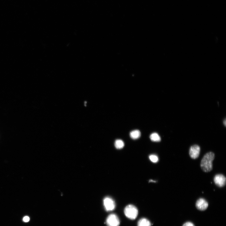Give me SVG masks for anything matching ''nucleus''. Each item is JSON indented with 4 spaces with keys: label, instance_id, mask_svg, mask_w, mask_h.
<instances>
[{
    "label": "nucleus",
    "instance_id": "nucleus-1",
    "mask_svg": "<svg viewBox=\"0 0 226 226\" xmlns=\"http://www.w3.org/2000/svg\"><path fill=\"white\" fill-rule=\"evenodd\" d=\"M215 158V154L212 152L206 153L202 158L200 167L202 171L205 172H211L213 169V162Z\"/></svg>",
    "mask_w": 226,
    "mask_h": 226
},
{
    "label": "nucleus",
    "instance_id": "nucleus-2",
    "mask_svg": "<svg viewBox=\"0 0 226 226\" xmlns=\"http://www.w3.org/2000/svg\"><path fill=\"white\" fill-rule=\"evenodd\" d=\"M126 217L131 220H134L137 217L138 212L137 208L133 205H129L126 206L124 210Z\"/></svg>",
    "mask_w": 226,
    "mask_h": 226
},
{
    "label": "nucleus",
    "instance_id": "nucleus-3",
    "mask_svg": "<svg viewBox=\"0 0 226 226\" xmlns=\"http://www.w3.org/2000/svg\"><path fill=\"white\" fill-rule=\"evenodd\" d=\"M106 223L108 226H119L120 221L116 215L111 214L107 217Z\"/></svg>",
    "mask_w": 226,
    "mask_h": 226
},
{
    "label": "nucleus",
    "instance_id": "nucleus-4",
    "mask_svg": "<svg viewBox=\"0 0 226 226\" xmlns=\"http://www.w3.org/2000/svg\"><path fill=\"white\" fill-rule=\"evenodd\" d=\"M215 184L218 187H224L226 183L225 176L222 174H217L215 175L214 179Z\"/></svg>",
    "mask_w": 226,
    "mask_h": 226
},
{
    "label": "nucleus",
    "instance_id": "nucleus-5",
    "mask_svg": "<svg viewBox=\"0 0 226 226\" xmlns=\"http://www.w3.org/2000/svg\"><path fill=\"white\" fill-rule=\"evenodd\" d=\"M200 152V146L198 145H194L190 147L189 150V155L192 159H196L199 158Z\"/></svg>",
    "mask_w": 226,
    "mask_h": 226
},
{
    "label": "nucleus",
    "instance_id": "nucleus-6",
    "mask_svg": "<svg viewBox=\"0 0 226 226\" xmlns=\"http://www.w3.org/2000/svg\"><path fill=\"white\" fill-rule=\"evenodd\" d=\"M103 204L106 210L107 211L113 210L115 208V203L114 200L110 197H106L103 200Z\"/></svg>",
    "mask_w": 226,
    "mask_h": 226
},
{
    "label": "nucleus",
    "instance_id": "nucleus-7",
    "mask_svg": "<svg viewBox=\"0 0 226 226\" xmlns=\"http://www.w3.org/2000/svg\"><path fill=\"white\" fill-rule=\"evenodd\" d=\"M208 203L207 201L203 198H200L196 201V207L198 210L204 211L207 209L208 207Z\"/></svg>",
    "mask_w": 226,
    "mask_h": 226
},
{
    "label": "nucleus",
    "instance_id": "nucleus-8",
    "mask_svg": "<svg viewBox=\"0 0 226 226\" xmlns=\"http://www.w3.org/2000/svg\"><path fill=\"white\" fill-rule=\"evenodd\" d=\"M130 135L132 139L134 140H136L139 138L140 137L141 133L139 130H134L130 132Z\"/></svg>",
    "mask_w": 226,
    "mask_h": 226
},
{
    "label": "nucleus",
    "instance_id": "nucleus-9",
    "mask_svg": "<svg viewBox=\"0 0 226 226\" xmlns=\"http://www.w3.org/2000/svg\"><path fill=\"white\" fill-rule=\"evenodd\" d=\"M150 222L145 218L141 219L138 221L137 226H151Z\"/></svg>",
    "mask_w": 226,
    "mask_h": 226
},
{
    "label": "nucleus",
    "instance_id": "nucleus-10",
    "mask_svg": "<svg viewBox=\"0 0 226 226\" xmlns=\"http://www.w3.org/2000/svg\"><path fill=\"white\" fill-rule=\"evenodd\" d=\"M150 138L151 141L155 142H159L161 141L160 136L156 133L152 134L150 136Z\"/></svg>",
    "mask_w": 226,
    "mask_h": 226
},
{
    "label": "nucleus",
    "instance_id": "nucleus-11",
    "mask_svg": "<svg viewBox=\"0 0 226 226\" xmlns=\"http://www.w3.org/2000/svg\"><path fill=\"white\" fill-rule=\"evenodd\" d=\"M124 145L123 141L121 140H117L115 142V146L116 148L118 149H120L123 148Z\"/></svg>",
    "mask_w": 226,
    "mask_h": 226
},
{
    "label": "nucleus",
    "instance_id": "nucleus-12",
    "mask_svg": "<svg viewBox=\"0 0 226 226\" xmlns=\"http://www.w3.org/2000/svg\"><path fill=\"white\" fill-rule=\"evenodd\" d=\"M150 160L153 163H157L159 161L158 157L155 155H151L149 156Z\"/></svg>",
    "mask_w": 226,
    "mask_h": 226
},
{
    "label": "nucleus",
    "instance_id": "nucleus-13",
    "mask_svg": "<svg viewBox=\"0 0 226 226\" xmlns=\"http://www.w3.org/2000/svg\"><path fill=\"white\" fill-rule=\"evenodd\" d=\"M183 226H195V225L192 223L188 222L185 223Z\"/></svg>",
    "mask_w": 226,
    "mask_h": 226
},
{
    "label": "nucleus",
    "instance_id": "nucleus-14",
    "mask_svg": "<svg viewBox=\"0 0 226 226\" xmlns=\"http://www.w3.org/2000/svg\"><path fill=\"white\" fill-rule=\"evenodd\" d=\"M23 220L24 222H27L30 221V218L28 217V216H25V217L23 218Z\"/></svg>",
    "mask_w": 226,
    "mask_h": 226
},
{
    "label": "nucleus",
    "instance_id": "nucleus-15",
    "mask_svg": "<svg viewBox=\"0 0 226 226\" xmlns=\"http://www.w3.org/2000/svg\"><path fill=\"white\" fill-rule=\"evenodd\" d=\"M223 123H224V126H226V120H224Z\"/></svg>",
    "mask_w": 226,
    "mask_h": 226
},
{
    "label": "nucleus",
    "instance_id": "nucleus-16",
    "mask_svg": "<svg viewBox=\"0 0 226 226\" xmlns=\"http://www.w3.org/2000/svg\"><path fill=\"white\" fill-rule=\"evenodd\" d=\"M149 182H154V183H155L156 182V181H154V180H150Z\"/></svg>",
    "mask_w": 226,
    "mask_h": 226
}]
</instances>
